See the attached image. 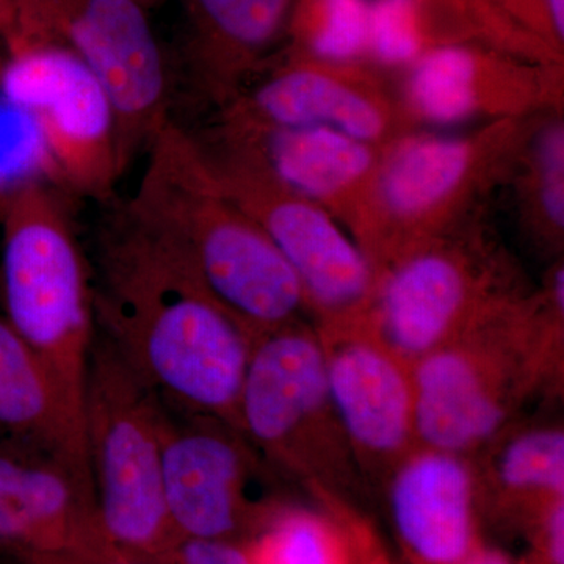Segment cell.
<instances>
[{
  "mask_svg": "<svg viewBox=\"0 0 564 564\" xmlns=\"http://www.w3.org/2000/svg\"><path fill=\"white\" fill-rule=\"evenodd\" d=\"M562 66L478 41L441 44L404 69L397 91L419 129L527 120L562 110Z\"/></svg>",
  "mask_w": 564,
  "mask_h": 564,
  "instance_id": "obj_15",
  "label": "cell"
},
{
  "mask_svg": "<svg viewBox=\"0 0 564 564\" xmlns=\"http://www.w3.org/2000/svg\"><path fill=\"white\" fill-rule=\"evenodd\" d=\"M144 158L139 187L124 206L184 254L252 339L306 321L295 273L261 226L223 191L195 137L170 121Z\"/></svg>",
  "mask_w": 564,
  "mask_h": 564,
  "instance_id": "obj_3",
  "label": "cell"
},
{
  "mask_svg": "<svg viewBox=\"0 0 564 564\" xmlns=\"http://www.w3.org/2000/svg\"><path fill=\"white\" fill-rule=\"evenodd\" d=\"M470 458L484 518L519 529L564 499V429L556 419H521Z\"/></svg>",
  "mask_w": 564,
  "mask_h": 564,
  "instance_id": "obj_20",
  "label": "cell"
},
{
  "mask_svg": "<svg viewBox=\"0 0 564 564\" xmlns=\"http://www.w3.org/2000/svg\"><path fill=\"white\" fill-rule=\"evenodd\" d=\"M455 564H516L503 551L496 545L481 543L469 555L464 556L462 562Z\"/></svg>",
  "mask_w": 564,
  "mask_h": 564,
  "instance_id": "obj_31",
  "label": "cell"
},
{
  "mask_svg": "<svg viewBox=\"0 0 564 564\" xmlns=\"http://www.w3.org/2000/svg\"><path fill=\"white\" fill-rule=\"evenodd\" d=\"M0 436L36 445L90 474L84 417L39 352L0 315ZM91 475V474H90Z\"/></svg>",
  "mask_w": 564,
  "mask_h": 564,
  "instance_id": "obj_21",
  "label": "cell"
},
{
  "mask_svg": "<svg viewBox=\"0 0 564 564\" xmlns=\"http://www.w3.org/2000/svg\"><path fill=\"white\" fill-rule=\"evenodd\" d=\"M17 39L73 52L101 82L117 122L121 174L172 121V82L140 0H11Z\"/></svg>",
  "mask_w": 564,
  "mask_h": 564,
  "instance_id": "obj_9",
  "label": "cell"
},
{
  "mask_svg": "<svg viewBox=\"0 0 564 564\" xmlns=\"http://www.w3.org/2000/svg\"><path fill=\"white\" fill-rule=\"evenodd\" d=\"M165 564H251L236 541L182 540Z\"/></svg>",
  "mask_w": 564,
  "mask_h": 564,
  "instance_id": "obj_29",
  "label": "cell"
},
{
  "mask_svg": "<svg viewBox=\"0 0 564 564\" xmlns=\"http://www.w3.org/2000/svg\"><path fill=\"white\" fill-rule=\"evenodd\" d=\"M329 507H333L347 522L355 541L358 564H395L381 541L380 533L377 532L370 519L362 513L361 508L340 502L329 503Z\"/></svg>",
  "mask_w": 564,
  "mask_h": 564,
  "instance_id": "obj_28",
  "label": "cell"
},
{
  "mask_svg": "<svg viewBox=\"0 0 564 564\" xmlns=\"http://www.w3.org/2000/svg\"><path fill=\"white\" fill-rule=\"evenodd\" d=\"M377 276L370 326L410 366L530 292L477 221L411 248Z\"/></svg>",
  "mask_w": 564,
  "mask_h": 564,
  "instance_id": "obj_8",
  "label": "cell"
},
{
  "mask_svg": "<svg viewBox=\"0 0 564 564\" xmlns=\"http://www.w3.org/2000/svg\"><path fill=\"white\" fill-rule=\"evenodd\" d=\"M448 43L451 36L423 0H369L367 61L375 65L404 70Z\"/></svg>",
  "mask_w": 564,
  "mask_h": 564,
  "instance_id": "obj_25",
  "label": "cell"
},
{
  "mask_svg": "<svg viewBox=\"0 0 564 564\" xmlns=\"http://www.w3.org/2000/svg\"><path fill=\"white\" fill-rule=\"evenodd\" d=\"M291 52L329 63H366L369 0H293Z\"/></svg>",
  "mask_w": 564,
  "mask_h": 564,
  "instance_id": "obj_24",
  "label": "cell"
},
{
  "mask_svg": "<svg viewBox=\"0 0 564 564\" xmlns=\"http://www.w3.org/2000/svg\"><path fill=\"white\" fill-rule=\"evenodd\" d=\"M419 444L477 454L529 404L558 399L564 380V267L554 262L541 291L411 366Z\"/></svg>",
  "mask_w": 564,
  "mask_h": 564,
  "instance_id": "obj_2",
  "label": "cell"
},
{
  "mask_svg": "<svg viewBox=\"0 0 564 564\" xmlns=\"http://www.w3.org/2000/svg\"><path fill=\"white\" fill-rule=\"evenodd\" d=\"M0 552L18 562L32 556L129 562L104 530L91 475L54 452L9 437H0Z\"/></svg>",
  "mask_w": 564,
  "mask_h": 564,
  "instance_id": "obj_16",
  "label": "cell"
},
{
  "mask_svg": "<svg viewBox=\"0 0 564 564\" xmlns=\"http://www.w3.org/2000/svg\"><path fill=\"white\" fill-rule=\"evenodd\" d=\"M20 564H131L126 560L79 558V556H32Z\"/></svg>",
  "mask_w": 564,
  "mask_h": 564,
  "instance_id": "obj_32",
  "label": "cell"
},
{
  "mask_svg": "<svg viewBox=\"0 0 564 564\" xmlns=\"http://www.w3.org/2000/svg\"><path fill=\"white\" fill-rule=\"evenodd\" d=\"M163 489L181 540L236 541L256 529L281 497L274 473L239 430L163 402Z\"/></svg>",
  "mask_w": 564,
  "mask_h": 564,
  "instance_id": "obj_12",
  "label": "cell"
},
{
  "mask_svg": "<svg viewBox=\"0 0 564 564\" xmlns=\"http://www.w3.org/2000/svg\"><path fill=\"white\" fill-rule=\"evenodd\" d=\"M519 530L527 547L516 564H564V499L541 508Z\"/></svg>",
  "mask_w": 564,
  "mask_h": 564,
  "instance_id": "obj_27",
  "label": "cell"
},
{
  "mask_svg": "<svg viewBox=\"0 0 564 564\" xmlns=\"http://www.w3.org/2000/svg\"><path fill=\"white\" fill-rule=\"evenodd\" d=\"M188 88L220 110L288 32L293 0H184Z\"/></svg>",
  "mask_w": 564,
  "mask_h": 564,
  "instance_id": "obj_19",
  "label": "cell"
},
{
  "mask_svg": "<svg viewBox=\"0 0 564 564\" xmlns=\"http://www.w3.org/2000/svg\"><path fill=\"white\" fill-rule=\"evenodd\" d=\"M240 544L251 564H358L350 529L328 505L281 500Z\"/></svg>",
  "mask_w": 564,
  "mask_h": 564,
  "instance_id": "obj_22",
  "label": "cell"
},
{
  "mask_svg": "<svg viewBox=\"0 0 564 564\" xmlns=\"http://www.w3.org/2000/svg\"><path fill=\"white\" fill-rule=\"evenodd\" d=\"M511 180L521 187L524 221L544 254L558 258L564 237V124L562 110L534 120Z\"/></svg>",
  "mask_w": 564,
  "mask_h": 564,
  "instance_id": "obj_23",
  "label": "cell"
},
{
  "mask_svg": "<svg viewBox=\"0 0 564 564\" xmlns=\"http://www.w3.org/2000/svg\"><path fill=\"white\" fill-rule=\"evenodd\" d=\"M90 265L96 333L169 406L239 430L254 339L184 254L121 203L99 226Z\"/></svg>",
  "mask_w": 564,
  "mask_h": 564,
  "instance_id": "obj_1",
  "label": "cell"
},
{
  "mask_svg": "<svg viewBox=\"0 0 564 564\" xmlns=\"http://www.w3.org/2000/svg\"><path fill=\"white\" fill-rule=\"evenodd\" d=\"M163 400L96 333L84 397V432L104 530L131 564H165L181 543L162 463Z\"/></svg>",
  "mask_w": 564,
  "mask_h": 564,
  "instance_id": "obj_7",
  "label": "cell"
},
{
  "mask_svg": "<svg viewBox=\"0 0 564 564\" xmlns=\"http://www.w3.org/2000/svg\"><path fill=\"white\" fill-rule=\"evenodd\" d=\"M315 332L329 399L367 491L383 489L397 464L419 445L413 370L378 337L369 318Z\"/></svg>",
  "mask_w": 564,
  "mask_h": 564,
  "instance_id": "obj_14",
  "label": "cell"
},
{
  "mask_svg": "<svg viewBox=\"0 0 564 564\" xmlns=\"http://www.w3.org/2000/svg\"><path fill=\"white\" fill-rule=\"evenodd\" d=\"M206 147L251 163L285 191L328 210L350 232L383 150L322 128H252L217 121Z\"/></svg>",
  "mask_w": 564,
  "mask_h": 564,
  "instance_id": "obj_17",
  "label": "cell"
},
{
  "mask_svg": "<svg viewBox=\"0 0 564 564\" xmlns=\"http://www.w3.org/2000/svg\"><path fill=\"white\" fill-rule=\"evenodd\" d=\"M32 182L54 184L39 122L0 95V198Z\"/></svg>",
  "mask_w": 564,
  "mask_h": 564,
  "instance_id": "obj_26",
  "label": "cell"
},
{
  "mask_svg": "<svg viewBox=\"0 0 564 564\" xmlns=\"http://www.w3.org/2000/svg\"><path fill=\"white\" fill-rule=\"evenodd\" d=\"M485 2L500 11L519 28L524 29L525 32L551 44L555 50L563 51V47L556 43L541 0H485Z\"/></svg>",
  "mask_w": 564,
  "mask_h": 564,
  "instance_id": "obj_30",
  "label": "cell"
},
{
  "mask_svg": "<svg viewBox=\"0 0 564 564\" xmlns=\"http://www.w3.org/2000/svg\"><path fill=\"white\" fill-rule=\"evenodd\" d=\"M410 564H455L484 543L473 458L419 444L383 486Z\"/></svg>",
  "mask_w": 564,
  "mask_h": 564,
  "instance_id": "obj_18",
  "label": "cell"
},
{
  "mask_svg": "<svg viewBox=\"0 0 564 564\" xmlns=\"http://www.w3.org/2000/svg\"><path fill=\"white\" fill-rule=\"evenodd\" d=\"M538 117L486 122L463 135L417 129L386 147L350 229L375 272L417 245L477 221L486 199L511 180Z\"/></svg>",
  "mask_w": 564,
  "mask_h": 564,
  "instance_id": "obj_4",
  "label": "cell"
},
{
  "mask_svg": "<svg viewBox=\"0 0 564 564\" xmlns=\"http://www.w3.org/2000/svg\"><path fill=\"white\" fill-rule=\"evenodd\" d=\"M3 317L57 378L84 417L85 383L96 339L91 265L68 207L51 182L0 198Z\"/></svg>",
  "mask_w": 564,
  "mask_h": 564,
  "instance_id": "obj_5",
  "label": "cell"
},
{
  "mask_svg": "<svg viewBox=\"0 0 564 564\" xmlns=\"http://www.w3.org/2000/svg\"><path fill=\"white\" fill-rule=\"evenodd\" d=\"M10 54L0 73V95L39 122L55 187L113 202L122 174L113 107L101 82L61 44L25 40Z\"/></svg>",
  "mask_w": 564,
  "mask_h": 564,
  "instance_id": "obj_11",
  "label": "cell"
},
{
  "mask_svg": "<svg viewBox=\"0 0 564 564\" xmlns=\"http://www.w3.org/2000/svg\"><path fill=\"white\" fill-rule=\"evenodd\" d=\"M0 31L6 35L7 43L17 36V21H14L13 3L11 0H0Z\"/></svg>",
  "mask_w": 564,
  "mask_h": 564,
  "instance_id": "obj_34",
  "label": "cell"
},
{
  "mask_svg": "<svg viewBox=\"0 0 564 564\" xmlns=\"http://www.w3.org/2000/svg\"><path fill=\"white\" fill-rule=\"evenodd\" d=\"M217 121L252 128H322L381 148L417 131L399 91L364 63H329L289 52L263 63Z\"/></svg>",
  "mask_w": 564,
  "mask_h": 564,
  "instance_id": "obj_13",
  "label": "cell"
},
{
  "mask_svg": "<svg viewBox=\"0 0 564 564\" xmlns=\"http://www.w3.org/2000/svg\"><path fill=\"white\" fill-rule=\"evenodd\" d=\"M239 430L263 462L315 502L361 508L367 486L329 399L321 339L307 321L252 343Z\"/></svg>",
  "mask_w": 564,
  "mask_h": 564,
  "instance_id": "obj_6",
  "label": "cell"
},
{
  "mask_svg": "<svg viewBox=\"0 0 564 564\" xmlns=\"http://www.w3.org/2000/svg\"><path fill=\"white\" fill-rule=\"evenodd\" d=\"M551 22L552 32H554L556 43L563 47L564 41V0H541Z\"/></svg>",
  "mask_w": 564,
  "mask_h": 564,
  "instance_id": "obj_33",
  "label": "cell"
},
{
  "mask_svg": "<svg viewBox=\"0 0 564 564\" xmlns=\"http://www.w3.org/2000/svg\"><path fill=\"white\" fill-rule=\"evenodd\" d=\"M140 2H141V0H140Z\"/></svg>",
  "mask_w": 564,
  "mask_h": 564,
  "instance_id": "obj_36",
  "label": "cell"
},
{
  "mask_svg": "<svg viewBox=\"0 0 564 564\" xmlns=\"http://www.w3.org/2000/svg\"><path fill=\"white\" fill-rule=\"evenodd\" d=\"M426 2H432V3H452V2H455V0H426Z\"/></svg>",
  "mask_w": 564,
  "mask_h": 564,
  "instance_id": "obj_35",
  "label": "cell"
},
{
  "mask_svg": "<svg viewBox=\"0 0 564 564\" xmlns=\"http://www.w3.org/2000/svg\"><path fill=\"white\" fill-rule=\"evenodd\" d=\"M198 144L226 195L261 226L295 273L315 328L367 321L377 272L340 221L251 163Z\"/></svg>",
  "mask_w": 564,
  "mask_h": 564,
  "instance_id": "obj_10",
  "label": "cell"
}]
</instances>
